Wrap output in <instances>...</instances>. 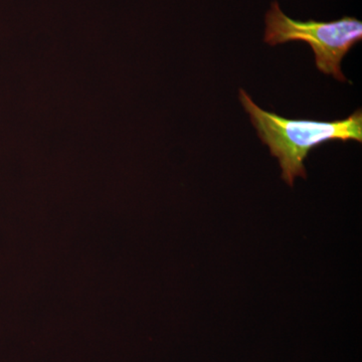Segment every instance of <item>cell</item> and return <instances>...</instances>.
Here are the masks:
<instances>
[{"instance_id": "obj_1", "label": "cell", "mask_w": 362, "mask_h": 362, "mask_svg": "<svg viewBox=\"0 0 362 362\" xmlns=\"http://www.w3.org/2000/svg\"><path fill=\"white\" fill-rule=\"evenodd\" d=\"M240 101L250 114L259 139L277 157L282 178L292 187L295 178H306L304 160L309 152L324 143L340 140L362 142V112L356 110L343 120L288 119L259 108L246 90H240Z\"/></svg>"}, {"instance_id": "obj_2", "label": "cell", "mask_w": 362, "mask_h": 362, "mask_svg": "<svg viewBox=\"0 0 362 362\" xmlns=\"http://www.w3.org/2000/svg\"><path fill=\"white\" fill-rule=\"evenodd\" d=\"M264 40L270 45L289 42H305L315 54L316 66L326 75L346 82L341 70L342 59L354 45L361 42L362 23L344 16L338 21H301L286 16L277 0L272 2L266 14Z\"/></svg>"}]
</instances>
